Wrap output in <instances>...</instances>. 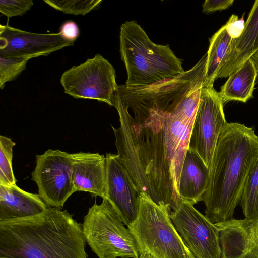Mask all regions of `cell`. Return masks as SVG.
<instances>
[{
    "label": "cell",
    "mask_w": 258,
    "mask_h": 258,
    "mask_svg": "<svg viewBox=\"0 0 258 258\" xmlns=\"http://www.w3.org/2000/svg\"><path fill=\"white\" fill-rule=\"evenodd\" d=\"M258 51V0L254 2L245 23L243 31L233 39L229 54L217 78L229 77Z\"/></svg>",
    "instance_id": "5bb4252c"
},
{
    "label": "cell",
    "mask_w": 258,
    "mask_h": 258,
    "mask_svg": "<svg viewBox=\"0 0 258 258\" xmlns=\"http://www.w3.org/2000/svg\"><path fill=\"white\" fill-rule=\"evenodd\" d=\"M32 179L38 195L50 207L61 209L75 189L72 178V155L59 150L48 149L36 156Z\"/></svg>",
    "instance_id": "ba28073f"
},
{
    "label": "cell",
    "mask_w": 258,
    "mask_h": 258,
    "mask_svg": "<svg viewBox=\"0 0 258 258\" xmlns=\"http://www.w3.org/2000/svg\"><path fill=\"white\" fill-rule=\"evenodd\" d=\"M223 105L214 87H202L188 148L196 152L209 168L220 135L228 123Z\"/></svg>",
    "instance_id": "30bf717a"
},
{
    "label": "cell",
    "mask_w": 258,
    "mask_h": 258,
    "mask_svg": "<svg viewBox=\"0 0 258 258\" xmlns=\"http://www.w3.org/2000/svg\"><path fill=\"white\" fill-rule=\"evenodd\" d=\"M60 81L64 92L74 98L97 100L111 106L118 87L114 67L100 54L66 70Z\"/></svg>",
    "instance_id": "52a82bcc"
},
{
    "label": "cell",
    "mask_w": 258,
    "mask_h": 258,
    "mask_svg": "<svg viewBox=\"0 0 258 258\" xmlns=\"http://www.w3.org/2000/svg\"><path fill=\"white\" fill-rule=\"evenodd\" d=\"M225 25L229 35L233 39H237L240 36L244 29L243 17L239 19L238 16L233 14Z\"/></svg>",
    "instance_id": "cb8c5ba5"
},
{
    "label": "cell",
    "mask_w": 258,
    "mask_h": 258,
    "mask_svg": "<svg viewBox=\"0 0 258 258\" xmlns=\"http://www.w3.org/2000/svg\"><path fill=\"white\" fill-rule=\"evenodd\" d=\"M233 3V0H206L202 5V11L209 14L222 11L229 8Z\"/></svg>",
    "instance_id": "484cf974"
},
{
    "label": "cell",
    "mask_w": 258,
    "mask_h": 258,
    "mask_svg": "<svg viewBox=\"0 0 258 258\" xmlns=\"http://www.w3.org/2000/svg\"><path fill=\"white\" fill-rule=\"evenodd\" d=\"M15 145L10 138L0 136V185L16 184L12 167L13 148Z\"/></svg>",
    "instance_id": "ffe728a7"
},
{
    "label": "cell",
    "mask_w": 258,
    "mask_h": 258,
    "mask_svg": "<svg viewBox=\"0 0 258 258\" xmlns=\"http://www.w3.org/2000/svg\"><path fill=\"white\" fill-rule=\"evenodd\" d=\"M44 2L64 14L82 16L99 9L102 3L101 0H44Z\"/></svg>",
    "instance_id": "44dd1931"
},
{
    "label": "cell",
    "mask_w": 258,
    "mask_h": 258,
    "mask_svg": "<svg viewBox=\"0 0 258 258\" xmlns=\"http://www.w3.org/2000/svg\"><path fill=\"white\" fill-rule=\"evenodd\" d=\"M27 60L15 58L0 57V88L7 82L14 81L25 70Z\"/></svg>",
    "instance_id": "7402d4cb"
},
{
    "label": "cell",
    "mask_w": 258,
    "mask_h": 258,
    "mask_svg": "<svg viewBox=\"0 0 258 258\" xmlns=\"http://www.w3.org/2000/svg\"><path fill=\"white\" fill-rule=\"evenodd\" d=\"M258 156V136L252 127L227 123L221 133L210 166L203 200L206 216L213 223L233 218Z\"/></svg>",
    "instance_id": "7a4b0ae2"
},
{
    "label": "cell",
    "mask_w": 258,
    "mask_h": 258,
    "mask_svg": "<svg viewBox=\"0 0 258 258\" xmlns=\"http://www.w3.org/2000/svg\"><path fill=\"white\" fill-rule=\"evenodd\" d=\"M232 40L225 25L210 39L207 53L205 79L203 86L214 87V82L217 79L218 73L229 54Z\"/></svg>",
    "instance_id": "ac0fdd59"
},
{
    "label": "cell",
    "mask_w": 258,
    "mask_h": 258,
    "mask_svg": "<svg viewBox=\"0 0 258 258\" xmlns=\"http://www.w3.org/2000/svg\"><path fill=\"white\" fill-rule=\"evenodd\" d=\"M106 197L127 227L136 220L141 194L118 155L107 153Z\"/></svg>",
    "instance_id": "7c38bea8"
},
{
    "label": "cell",
    "mask_w": 258,
    "mask_h": 258,
    "mask_svg": "<svg viewBox=\"0 0 258 258\" xmlns=\"http://www.w3.org/2000/svg\"><path fill=\"white\" fill-rule=\"evenodd\" d=\"M257 70V83H258V51H256L251 57Z\"/></svg>",
    "instance_id": "4316f807"
},
{
    "label": "cell",
    "mask_w": 258,
    "mask_h": 258,
    "mask_svg": "<svg viewBox=\"0 0 258 258\" xmlns=\"http://www.w3.org/2000/svg\"><path fill=\"white\" fill-rule=\"evenodd\" d=\"M72 155V178L76 191L106 197V160L98 153L78 152Z\"/></svg>",
    "instance_id": "4fadbf2b"
},
{
    "label": "cell",
    "mask_w": 258,
    "mask_h": 258,
    "mask_svg": "<svg viewBox=\"0 0 258 258\" xmlns=\"http://www.w3.org/2000/svg\"><path fill=\"white\" fill-rule=\"evenodd\" d=\"M128 228L142 253L154 258H195L185 244L165 208L141 195L139 212Z\"/></svg>",
    "instance_id": "8992f818"
},
{
    "label": "cell",
    "mask_w": 258,
    "mask_h": 258,
    "mask_svg": "<svg viewBox=\"0 0 258 258\" xmlns=\"http://www.w3.org/2000/svg\"><path fill=\"white\" fill-rule=\"evenodd\" d=\"M110 202L103 198L84 216L82 224L86 242L98 258H139L141 251L131 231L124 226Z\"/></svg>",
    "instance_id": "5b68a950"
},
{
    "label": "cell",
    "mask_w": 258,
    "mask_h": 258,
    "mask_svg": "<svg viewBox=\"0 0 258 258\" xmlns=\"http://www.w3.org/2000/svg\"><path fill=\"white\" fill-rule=\"evenodd\" d=\"M169 216L195 258H221L218 228L194 204L180 198Z\"/></svg>",
    "instance_id": "9c48e42d"
},
{
    "label": "cell",
    "mask_w": 258,
    "mask_h": 258,
    "mask_svg": "<svg viewBox=\"0 0 258 258\" xmlns=\"http://www.w3.org/2000/svg\"><path fill=\"white\" fill-rule=\"evenodd\" d=\"M49 207L38 194L23 190L16 184L0 185V222L36 215Z\"/></svg>",
    "instance_id": "2e32d148"
},
{
    "label": "cell",
    "mask_w": 258,
    "mask_h": 258,
    "mask_svg": "<svg viewBox=\"0 0 258 258\" xmlns=\"http://www.w3.org/2000/svg\"><path fill=\"white\" fill-rule=\"evenodd\" d=\"M74 42L57 33H36L10 26L0 25V56L29 59L47 56Z\"/></svg>",
    "instance_id": "8fae6325"
},
{
    "label": "cell",
    "mask_w": 258,
    "mask_h": 258,
    "mask_svg": "<svg viewBox=\"0 0 258 258\" xmlns=\"http://www.w3.org/2000/svg\"><path fill=\"white\" fill-rule=\"evenodd\" d=\"M257 76L256 68L250 58L221 86L219 92L223 103L230 101L245 103L252 98Z\"/></svg>",
    "instance_id": "e0dca14e"
},
{
    "label": "cell",
    "mask_w": 258,
    "mask_h": 258,
    "mask_svg": "<svg viewBox=\"0 0 258 258\" xmlns=\"http://www.w3.org/2000/svg\"><path fill=\"white\" fill-rule=\"evenodd\" d=\"M240 204L245 218L258 217V156L248 175Z\"/></svg>",
    "instance_id": "d6986e66"
},
{
    "label": "cell",
    "mask_w": 258,
    "mask_h": 258,
    "mask_svg": "<svg viewBox=\"0 0 258 258\" xmlns=\"http://www.w3.org/2000/svg\"><path fill=\"white\" fill-rule=\"evenodd\" d=\"M33 5L31 0H1L0 12L8 18L22 16Z\"/></svg>",
    "instance_id": "603a6c76"
},
{
    "label": "cell",
    "mask_w": 258,
    "mask_h": 258,
    "mask_svg": "<svg viewBox=\"0 0 258 258\" xmlns=\"http://www.w3.org/2000/svg\"><path fill=\"white\" fill-rule=\"evenodd\" d=\"M59 33L64 39L75 42L80 35V30L77 23L68 20L61 25Z\"/></svg>",
    "instance_id": "d4e9b609"
},
{
    "label": "cell",
    "mask_w": 258,
    "mask_h": 258,
    "mask_svg": "<svg viewBox=\"0 0 258 258\" xmlns=\"http://www.w3.org/2000/svg\"><path fill=\"white\" fill-rule=\"evenodd\" d=\"M120 52L129 86L154 84L183 73L182 62L168 45L157 44L135 21L120 27Z\"/></svg>",
    "instance_id": "277c9868"
},
{
    "label": "cell",
    "mask_w": 258,
    "mask_h": 258,
    "mask_svg": "<svg viewBox=\"0 0 258 258\" xmlns=\"http://www.w3.org/2000/svg\"><path fill=\"white\" fill-rule=\"evenodd\" d=\"M198 62L173 78L143 86L118 85L112 100L120 126H112L120 160L137 189L170 213L205 79Z\"/></svg>",
    "instance_id": "6da1fadb"
},
{
    "label": "cell",
    "mask_w": 258,
    "mask_h": 258,
    "mask_svg": "<svg viewBox=\"0 0 258 258\" xmlns=\"http://www.w3.org/2000/svg\"><path fill=\"white\" fill-rule=\"evenodd\" d=\"M86 243L82 224L59 208L0 222V258H88Z\"/></svg>",
    "instance_id": "3957f363"
},
{
    "label": "cell",
    "mask_w": 258,
    "mask_h": 258,
    "mask_svg": "<svg viewBox=\"0 0 258 258\" xmlns=\"http://www.w3.org/2000/svg\"><path fill=\"white\" fill-rule=\"evenodd\" d=\"M209 179L210 168L196 152L188 148L179 179V198L194 205L203 201Z\"/></svg>",
    "instance_id": "9a60e30c"
},
{
    "label": "cell",
    "mask_w": 258,
    "mask_h": 258,
    "mask_svg": "<svg viewBox=\"0 0 258 258\" xmlns=\"http://www.w3.org/2000/svg\"><path fill=\"white\" fill-rule=\"evenodd\" d=\"M139 258H154L149 254L147 253H142Z\"/></svg>",
    "instance_id": "83f0119b"
}]
</instances>
